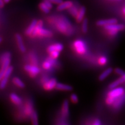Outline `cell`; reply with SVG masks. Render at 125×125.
Masks as SVG:
<instances>
[{"label":"cell","instance_id":"obj_1","mask_svg":"<svg viewBox=\"0 0 125 125\" xmlns=\"http://www.w3.org/2000/svg\"><path fill=\"white\" fill-rule=\"evenodd\" d=\"M56 27L60 32L65 34L67 35H70L73 34V27L70 21L65 18H62L57 21L56 23Z\"/></svg>","mask_w":125,"mask_h":125},{"label":"cell","instance_id":"obj_2","mask_svg":"<svg viewBox=\"0 0 125 125\" xmlns=\"http://www.w3.org/2000/svg\"><path fill=\"white\" fill-rule=\"evenodd\" d=\"M60 116L59 120L60 121H62V125L68 124L65 122L69 116V103L67 100H65L62 103V109H61Z\"/></svg>","mask_w":125,"mask_h":125},{"label":"cell","instance_id":"obj_3","mask_svg":"<svg viewBox=\"0 0 125 125\" xmlns=\"http://www.w3.org/2000/svg\"><path fill=\"white\" fill-rule=\"evenodd\" d=\"M75 51L79 54H83L86 52L87 47L85 43L82 40H76L73 43Z\"/></svg>","mask_w":125,"mask_h":125},{"label":"cell","instance_id":"obj_4","mask_svg":"<svg viewBox=\"0 0 125 125\" xmlns=\"http://www.w3.org/2000/svg\"><path fill=\"white\" fill-rule=\"evenodd\" d=\"M125 93V90L122 87H116L115 88L111 89L107 94V97L112 98L114 100H116V98L122 96Z\"/></svg>","mask_w":125,"mask_h":125},{"label":"cell","instance_id":"obj_5","mask_svg":"<svg viewBox=\"0 0 125 125\" xmlns=\"http://www.w3.org/2000/svg\"><path fill=\"white\" fill-rule=\"evenodd\" d=\"M24 68L25 71L29 73L30 76L31 78H35L40 73V69L35 65H26Z\"/></svg>","mask_w":125,"mask_h":125},{"label":"cell","instance_id":"obj_6","mask_svg":"<svg viewBox=\"0 0 125 125\" xmlns=\"http://www.w3.org/2000/svg\"><path fill=\"white\" fill-rule=\"evenodd\" d=\"M57 80L55 78H52V79H48L46 82H45L43 85V87L45 90H52L56 88V86L57 85Z\"/></svg>","mask_w":125,"mask_h":125},{"label":"cell","instance_id":"obj_7","mask_svg":"<svg viewBox=\"0 0 125 125\" xmlns=\"http://www.w3.org/2000/svg\"><path fill=\"white\" fill-rule=\"evenodd\" d=\"M10 58H8L2 62L1 64V69H0V81L4 78L5 73L6 70L7 68L10 66Z\"/></svg>","mask_w":125,"mask_h":125},{"label":"cell","instance_id":"obj_8","mask_svg":"<svg viewBox=\"0 0 125 125\" xmlns=\"http://www.w3.org/2000/svg\"><path fill=\"white\" fill-rule=\"evenodd\" d=\"M55 59L53 58L50 56L49 57L47 58L46 60L43 62L42 67L45 70H51L56 64Z\"/></svg>","mask_w":125,"mask_h":125},{"label":"cell","instance_id":"obj_9","mask_svg":"<svg viewBox=\"0 0 125 125\" xmlns=\"http://www.w3.org/2000/svg\"><path fill=\"white\" fill-rule=\"evenodd\" d=\"M104 29L107 30H114L116 31H123L125 29V26L122 24H112L104 26Z\"/></svg>","mask_w":125,"mask_h":125},{"label":"cell","instance_id":"obj_10","mask_svg":"<svg viewBox=\"0 0 125 125\" xmlns=\"http://www.w3.org/2000/svg\"><path fill=\"white\" fill-rule=\"evenodd\" d=\"M15 38L20 51L22 53H24L26 51V48L23 42L22 37L19 34H16L15 35Z\"/></svg>","mask_w":125,"mask_h":125},{"label":"cell","instance_id":"obj_11","mask_svg":"<svg viewBox=\"0 0 125 125\" xmlns=\"http://www.w3.org/2000/svg\"><path fill=\"white\" fill-rule=\"evenodd\" d=\"M118 22V20L116 19H105V20H100L97 21L96 24L98 26H108V25L115 24Z\"/></svg>","mask_w":125,"mask_h":125},{"label":"cell","instance_id":"obj_12","mask_svg":"<svg viewBox=\"0 0 125 125\" xmlns=\"http://www.w3.org/2000/svg\"><path fill=\"white\" fill-rule=\"evenodd\" d=\"M125 102V93L124 94H123L122 96H121L119 97L116 98V100H115V102L113 104H112V106H113V108L115 109H120L122 106L123 105Z\"/></svg>","mask_w":125,"mask_h":125},{"label":"cell","instance_id":"obj_13","mask_svg":"<svg viewBox=\"0 0 125 125\" xmlns=\"http://www.w3.org/2000/svg\"><path fill=\"white\" fill-rule=\"evenodd\" d=\"M73 2L71 1H63L62 4L58 5L57 7V10L59 11H62V10H66L70 8L73 5Z\"/></svg>","mask_w":125,"mask_h":125},{"label":"cell","instance_id":"obj_14","mask_svg":"<svg viewBox=\"0 0 125 125\" xmlns=\"http://www.w3.org/2000/svg\"><path fill=\"white\" fill-rule=\"evenodd\" d=\"M64 49V46L62 43H54L48 47L47 49V51L48 53H51L52 52L56 51L59 52H62Z\"/></svg>","mask_w":125,"mask_h":125},{"label":"cell","instance_id":"obj_15","mask_svg":"<svg viewBox=\"0 0 125 125\" xmlns=\"http://www.w3.org/2000/svg\"><path fill=\"white\" fill-rule=\"evenodd\" d=\"M38 20L37 19H34L32 20L30 24L29 25V27H27V29L26 30V31H25V34L27 35H30L32 34V32H33L34 29L37 26V23H38Z\"/></svg>","mask_w":125,"mask_h":125},{"label":"cell","instance_id":"obj_16","mask_svg":"<svg viewBox=\"0 0 125 125\" xmlns=\"http://www.w3.org/2000/svg\"><path fill=\"white\" fill-rule=\"evenodd\" d=\"M86 13V8L84 7H81L79 8V12L76 17L75 18L76 21L77 23H81V21H82V20H83L84 17L85 16Z\"/></svg>","mask_w":125,"mask_h":125},{"label":"cell","instance_id":"obj_17","mask_svg":"<svg viewBox=\"0 0 125 125\" xmlns=\"http://www.w3.org/2000/svg\"><path fill=\"white\" fill-rule=\"evenodd\" d=\"M55 89L59 90H62V91H71L73 89L71 86L65 85L62 83H57Z\"/></svg>","mask_w":125,"mask_h":125},{"label":"cell","instance_id":"obj_18","mask_svg":"<svg viewBox=\"0 0 125 125\" xmlns=\"http://www.w3.org/2000/svg\"><path fill=\"white\" fill-rule=\"evenodd\" d=\"M112 71H113V69H112V68H111V67L108 68L106 70H104V71H103L100 75L99 77H98V79H99V81H104V79H105L109 75L111 74Z\"/></svg>","mask_w":125,"mask_h":125},{"label":"cell","instance_id":"obj_19","mask_svg":"<svg viewBox=\"0 0 125 125\" xmlns=\"http://www.w3.org/2000/svg\"><path fill=\"white\" fill-rule=\"evenodd\" d=\"M37 36L38 37H52L53 36V33L51 31L47 29H45L43 28H41L38 31Z\"/></svg>","mask_w":125,"mask_h":125},{"label":"cell","instance_id":"obj_20","mask_svg":"<svg viewBox=\"0 0 125 125\" xmlns=\"http://www.w3.org/2000/svg\"><path fill=\"white\" fill-rule=\"evenodd\" d=\"M125 82V80L124 78H123L122 76H121V77L119 78L118 79H116V80L114 81V82L111 83L109 85V88L111 89L118 87L119 86L121 85V84H122L123 83H124Z\"/></svg>","mask_w":125,"mask_h":125},{"label":"cell","instance_id":"obj_21","mask_svg":"<svg viewBox=\"0 0 125 125\" xmlns=\"http://www.w3.org/2000/svg\"><path fill=\"white\" fill-rule=\"evenodd\" d=\"M10 99L12 102L13 103V104H16V105H19L21 104V103H22V100L21 99V98L15 93L10 94Z\"/></svg>","mask_w":125,"mask_h":125},{"label":"cell","instance_id":"obj_22","mask_svg":"<svg viewBox=\"0 0 125 125\" xmlns=\"http://www.w3.org/2000/svg\"><path fill=\"white\" fill-rule=\"evenodd\" d=\"M42 27H43V21L41 20H39L38 23H37V26H36L35 29H34V31L32 32V34L31 35V37H37V35H38V31H40V30L41 29V28H42Z\"/></svg>","mask_w":125,"mask_h":125},{"label":"cell","instance_id":"obj_23","mask_svg":"<svg viewBox=\"0 0 125 125\" xmlns=\"http://www.w3.org/2000/svg\"><path fill=\"white\" fill-rule=\"evenodd\" d=\"M31 122L32 125H38V114L36 111H33L31 115H30Z\"/></svg>","mask_w":125,"mask_h":125},{"label":"cell","instance_id":"obj_24","mask_svg":"<svg viewBox=\"0 0 125 125\" xmlns=\"http://www.w3.org/2000/svg\"><path fill=\"white\" fill-rule=\"evenodd\" d=\"M12 82L16 86L20 87V88H24L25 87V85L24 82H23L18 77H15L12 79Z\"/></svg>","mask_w":125,"mask_h":125},{"label":"cell","instance_id":"obj_25","mask_svg":"<svg viewBox=\"0 0 125 125\" xmlns=\"http://www.w3.org/2000/svg\"><path fill=\"white\" fill-rule=\"evenodd\" d=\"M68 10H69V12L72 15V16H73L74 18H76L78 13V12H79V9L77 7H76L75 5H73L70 8L68 9Z\"/></svg>","mask_w":125,"mask_h":125},{"label":"cell","instance_id":"obj_26","mask_svg":"<svg viewBox=\"0 0 125 125\" xmlns=\"http://www.w3.org/2000/svg\"><path fill=\"white\" fill-rule=\"evenodd\" d=\"M82 22V31L84 34H86L88 30V20L87 18H84Z\"/></svg>","mask_w":125,"mask_h":125},{"label":"cell","instance_id":"obj_27","mask_svg":"<svg viewBox=\"0 0 125 125\" xmlns=\"http://www.w3.org/2000/svg\"><path fill=\"white\" fill-rule=\"evenodd\" d=\"M29 57L32 64L35 65H38V59H37V55L34 53H30L29 54Z\"/></svg>","mask_w":125,"mask_h":125},{"label":"cell","instance_id":"obj_28","mask_svg":"<svg viewBox=\"0 0 125 125\" xmlns=\"http://www.w3.org/2000/svg\"><path fill=\"white\" fill-rule=\"evenodd\" d=\"M39 8L45 13H49L50 12V10H51V9L47 7L46 5L43 3V2L40 3V4H39Z\"/></svg>","mask_w":125,"mask_h":125},{"label":"cell","instance_id":"obj_29","mask_svg":"<svg viewBox=\"0 0 125 125\" xmlns=\"http://www.w3.org/2000/svg\"><path fill=\"white\" fill-rule=\"evenodd\" d=\"M10 53L9 52H5L4 53L1 54L0 56V64H2V63L4 62L6 59L8 58H10Z\"/></svg>","mask_w":125,"mask_h":125},{"label":"cell","instance_id":"obj_30","mask_svg":"<svg viewBox=\"0 0 125 125\" xmlns=\"http://www.w3.org/2000/svg\"><path fill=\"white\" fill-rule=\"evenodd\" d=\"M8 78L5 77H4L0 81V89H5L8 83Z\"/></svg>","mask_w":125,"mask_h":125},{"label":"cell","instance_id":"obj_31","mask_svg":"<svg viewBox=\"0 0 125 125\" xmlns=\"http://www.w3.org/2000/svg\"><path fill=\"white\" fill-rule=\"evenodd\" d=\"M13 67H12V66H9L8 68H7V70H6L5 73V75H4V77L8 78L9 76H10V75H11V74L12 73V72H13Z\"/></svg>","mask_w":125,"mask_h":125},{"label":"cell","instance_id":"obj_32","mask_svg":"<svg viewBox=\"0 0 125 125\" xmlns=\"http://www.w3.org/2000/svg\"><path fill=\"white\" fill-rule=\"evenodd\" d=\"M98 64L101 65H105L108 62V59L105 56H102L98 59Z\"/></svg>","mask_w":125,"mask_h":125},{"label":"cell","instance_id":"obj_33","mask_svg":"<svg viewBox=\"0 0 125 125\" xmlns=\"http://www.w3.org/2000/svg\"><path fill=\"white\" fill-rule=\"evenodd\" d=\"M70 99H71V101L73 103H75V104L77 103L78 102V100H79L78 97L75 94H72L71 96H70Z\"/></svg>","mask_w":125,"mask_h":125},{"label":"cell","instance_id":"obj_34","mask_svg":"<svg viewBox=\"0 0 125 125\" xmlns=\"http://www.w3.org/2000/svg\"><path fill=\"white\" fill-rule=\"evenodd\" d=\"M60 53V52H59V51H53V52H52L49 53L50 56H51V57H53V58L56 59H57V57H58L59 56Z\"/></svg>","mask_w":125,"mask_h":125},{"label":"cell","instance_id":"obj_35","mask_svg":"<svg viewBox=\"0 0 125 125\" xmlns=\"http://www.w3.org/2000/svg\"><path fill=\"white\" fill-rule=\"evenodd\" d=\"M43 3L50 9H52L53 8V2H52L51 0H43Z\"/></svg>","mask_w":125,"mask_h":125},{"label":"cell","instance_id":"obj_36","mask_svg":"<svg viewBox=\"0 0 125 125\" xmlns=\"http://www.w3.org/2000/svg\"><path fill=\"white\" fill-rule=\"evenodd\" d=\"M114 72H115L116 74H118L119 75H121V76H122L125 73V72L120 68H115V69L114 70Z\"/></svg>","mask_w":125,"mask_h":125},{"label":"cell","instance_id":"obj_37","mask_svg":"<svg viewBox=\"0 0 125 125\" xmlns=\"http://www.w3.org/2000/svg\"><path fill=\"white\" fill-rule=\"evenodd\" d=\"M108 33L109 35L111 36H115L118 33V31H114V30H108Z\"/></svg>","mask_w":125,"mask_h":125},{"label":"cell","instance_id":"obj_38","mask_svg":"<svg viewBox=\"0 0 125 125\" xmlns=\"http://www.w3.org/2000/svg\"><path fill=\"white\" fill-rule=\"evenodd\" d=\"M92 125H101V122L100 119H96L93 121V122L92 123Z\"/></svg>","mask_w":125,"mask_h":125},{"label":"cell","instance_id":"obj_39","mask_svg":"<svg viewBox=\"0 0 125 125\" xmlns=\"http://www.w3.org/2000/svg\"><path fill=\"white\" fill-rule=\"evenodd\" d=\"M51 1L53 2V4H56L58 5L62 4L63 2V0H52Z\"/></svg>","mask_w":125,"mask_h":125},{"label":"cell","instance_id":"obj_40","mask_svg":"<svg viewBox=\"0 0 125 125\" xmlns=\"http://www.w3.org/2000/svg\"><path fill=\"white\" fill-rule=\"evenodd\" d=\"M4 4H5V2H4V0H0V8L4 7Z\"/></svg>","mask_w":125,"mask_h":125},{"label":"cell","instance_id":"obj_41","mask_svg":"<svg viewBox=\"0 0 125 125\" xmlns=\"http://www.w3.org/2000/svg\"><path fill=\"white\" fill-rule=\"evenodd\" d=\"M10 1V0H4L5 4H7V3H8Z\"/></svg>","mask_w":125,"mask_h":125},{"label":"cell","instance_id":"obj_42","mask_svg":"<svg viewBox=\"0 0 125 125\" xmlns=\"http://www.w3.org/2000/svg\"><path fill=\"white\" fill-rule=\"evenodd\" d=\"M122 11H123V13H124L125 15V7L123 8Z\"/></svg>","mask_w":125,"mask_h":125},{"label":"cell","instance_id":"obj_43","mask_svg":"<svg viewBox=\"0 0 125 125\" xmlns=\"http://www.w3.org/2000/svg\"><path fill=\"white\" fill-rule=\"evenodd\" d=\"M2 41V38L1 37H0V43H1V42Z\"/></svg>","mask_w":125,"mask_h":125},{"label":"cell","instance_id":"obj_44","mask_svg":"<svg viewBox=\"0 0 125 125\" xmlns=\"http://www.w3.org/2000/svg\"><path fill=\"white\" fill-rule=\"evenodd\" d=\"M115 1H121V0H115Z\"/></svg>","mask_w":125,"mask_h":125},{"label":"cell","instance_id":"obj_45","mask_svg":"<svg viewBox=\"0 0 125 125\" xmlns=\"http://www.w3.org/2000/svg\"><path fill=\"white\" fill-rule=\"evenodd\" d=\"M51 1H52V0H51Z\"/></svg>","mask_w":125,"mask_h":125}]
</instances>
